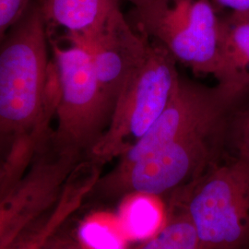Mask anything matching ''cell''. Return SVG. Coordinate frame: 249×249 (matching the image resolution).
I'll return each mask as SVG.
<instances>
[{"instance_id":"cell-1","label":"cell","mask_w":249,"mask_h":249,"mask_svg":"<svg viewBox=\"0 0 249 249\" xmlns=\"http://www.w3.org/2000/svg\"><path fill=\"white\" fill-rule=\"evenodd\" d=\"M40 1L33 0L0 43V158L54 116L57 79Z\"/></svg>"},{"instance_id":"cell-2","label":"cell","mask_w":249,"mask_h":249,"mask_svg":"<svg viewBox=\"0 0 249 249\" xmlns=\"http://www.w3.org/2000/svg\"><path fill=\"white\" fill-rule=\"evenodd\" d=\"M144 36L109 126L89 155L103 164L119 158L149 131L169 104L178 84L180 74L176 58L160 43Z\"/></svg>"},{"instance_id":"cell-3","label":"cell","mask_w":249,"mask_h":249,"mask_svg":"<svg viewBox=\"0 0 249 249\" xmlns=\"http://www.w3.org/2000/svg\"><path fill=\"white\" fill-rule=\"evenodd\" d=\"M232 119L187 135L141 160L117 163L96 187L114 195L160 196L186 187L229 156Z\"/></svg>"},{"instance_id":"cell-4","label":"cell","mask_w":249,"mask_h":249,"mask_svg":"<svg viewBox=\"0 0 249 249\" xmlns=\"http://www.w3.org/2000/svg\"><path fill=\"white\" fill-rule=\"evenodd\" d=\"M125 18L196 75H221V17L212 0H151Z\"/></svg>"},{"instance_id":"cell-5","label":"cell","mask_w":249,"mask_h":249,"mask_svg":"<svg viewBox=\"0 0 249 249\" xmlns=\"http://www.w3.org/2000/svg\"><path fill=\"white\" fill-rule=\"evenodd\" d=\"M197 249H249V161L228 156L186 187Z\"/></svg>"},{"instance_id":"cell-6","label":"cell","mask_w":249,"mask_h":249,"mask_svg":"<svg viewBox=\"0 0 249 249\" xmlns=\"http://www.w3.org/2000/svg\"><path fill=\"white\" fill-rule=\"evenodd\" d=\"M69 44L62 46L50 39L58 86L53 135L59 146L85 159L107 131L113 112L100 89L88 50Z\"/></svg>"},{"instance_id":"cell-7","label":"cell","mask_w":249,"mask_h":249,"mask_svg":"<svg viewBox=\"0 0 249 249\" xmlns=\"http://www.w3.org/2000/svg\"><path fill=\"white\" fill-rule=\"evenodd\" d=\"M248 106V84L208 86L180 75L167 107L149 131L118 158V164L141 160L187 135L230 120Z\"/></svg>"},{"instance_id":"cell-8","label":"cell","mask_w":249,"mask_h":249,"mask_svg":"<svg viewBox=\"0 0 249 249\" xmlns=\"http://www.w3.org/2000/svg\"><path fill=\"white\" fill-rule=\"evenodd\" d=\"M144 39L120 11L96 35L75 42L88 50L100 89L112 112Z\"/></svg>"},{"instance_id":"cell-9","label":"cell","mask_w":249,"mask_h":249,"mask_svg":"<svg viewBox=\"0 0 249 249\" xmlns=\"http://www.w3.org/2000/svg\"><path fill=\"white\" fill-rule=\"evenodd\" d=\"M48 35L62 30L69 43L96 35L122 11L121 0H39Z\"/></svg>"},{"instance_id":"cell-10","label":"cell","mask_w":249,"mask_h":249,"mask_svg":"<svg viewBox=\"0 0 249 249\" xmlns=\"http://www.w3.org/2000/svg\"><path fill=\"white\" fill-rule=\"evenodd\" d=\"M221 75L217 82L249 85V18L221 17Z\"/></svg>"},{"instance_id":"cell-11","label":"cell","mask_w":249,"mask_h":249,"mask_svg":"<svg viewBox=\"0 0 249 249\" xmlns=\"http://www.w3.org/2000/svg\"><path fill=\"white\" fill-rule=\"evenodd\" d=\"M118 227L111 216L95 214L80 223L77 240L83 249H123Z\"/></svg>"},{"instance_id":"cell-12","label":"cell","mask_w":249,"mask_h":249,"mask_svg":"<svg viewBox=\"0 0 249 249\" xmlns=\"http://www.w3.org/2000/svg\"><path fill=\"white\" fill-rule=\"evenodd\" d=\"M193 225L185 214L173 217L153 237L139 249H197Z\"/></svg>"},{"instance_id":"cell-13","label":"cell","mask_w":249,"mask_h":249,"mask_svg":"<svg viewBox=\"0 0 249 249\" xmlns=\"http://www.w3.org/2000/svg\"><path fill=\"white\" fill-rule=\"evenodd\" d=\"M26 167V156L18 149L12 150L0 159V203L16 187Z\"/></svg>"},{"instance_id":"cell-14","label":"cell","mask_w":249,"mask_h":249,"mask_svg":"<svg viewBox=\"0 0 249 249\" xmlns=\"http://www.w3.org/2000/svg\"><path fill=\"white\" fill-rule=\"evenodd\" d=\"M228 151L230 156L249 161V106L240 110L231 121Z\"/></svg>"},{"instance_id":"cell-15","label":"cell","mask_w":249,"mask_h":249,"mask_svg":"<svg viewBox=\"0 0 249 249\" xmlns=\"http://www.w3.org/2000/svg\"><path fill=\"white\" fill-rule=\"evenodd\" d=\"M33 0H0V43Z\"/></svg>"},{"instance_id":"cell-16","label":"cell","mask_w":249,"mask_h":249,"mask_svg":"<svg viewBox=\"0 0 249 249\" xmlns=\"http://www.w3.org/2000/svg\"><path fill=\"white\" fill-rule=\"evenodd\" d=\"M50 249H83L78 240H72L68 237H61L53 241Z\"/></svg>"},{"instance_id":"cell-17","label":"cell","mask_w":249,"mask_h":249,"mask_svg":"<svg viewBox=\"0 0 249 249\" xmlns=\"http://www.w3.org/2000/svg\"><path fill=\"white\" fill-rule=\"evenodd\" d=\"M48 240V235L46 232L38 234L36 238L29 241L20 249H45V243Z\"/></svg>"},{"instance_id":"cell-18","label":"cell","mask_w":249,"mask_h":249,"mask_svg":"<svg viewBox=\"0 0 249 249\" xmlns=\"http://www.w3.org/2000/svg\"><path fill=\"white\" fill-rule=\"evenodd\" d=\"M125 1H128L133 7H140L144 4L149 3L151 0H125Z\"/></svg>"}]
</instances>
